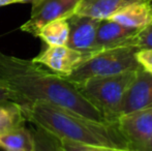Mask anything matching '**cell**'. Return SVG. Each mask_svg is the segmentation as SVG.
<instances>
[{
	"label": "cell",
	"instance_id": "4fadbf2b",
	"mask_svg": "<svg viewBox=\"0 0 152 151\" xmlns=\"http://www.w3.org/2000/svg\"><path fill=\"white\" fill-rule=\"evenodd\" d=\"M0 148L5 151H33L34 143L31 131L22 126L1 135Z\"/></svg>",
	"mask_w": 152,
	"mask_h": 151
},
{
	"label": "cell",
	"instance_id": "7c38bea8",
	"mask_svg": "<svg viewBox=\"0 0 152 151\" xmlns=\"http://www.w3.org/2000/svg\"><path fill=\"white\" fill-rule=\"evenodd\" d=\"M109 20L140 30L152 23V1L130 4L116 12Z\"/></svg>",
	"mask_w": 152,
	"mask_h": 151
},
{
	"label": "cell",
	"instance_id": "cb8c5ba5",
	"mask_svg": "<svg viewBox=\"0 0 152 151\" xmlns=\"http://www.w3.org/2000/svg\"><path fill=\"white\" fill-rule=\"evenodd\" d=\"M151 1H152V0H151Z\"/></svg>",
	"mask_w": 152,
	"mask_h": 151
},
{
	"label": "cell",
	"instance_id": "8fae6325",
	"mask_svg": "<svg viewBox=\"0 0 152 151\" xmlns=\"http://www.w3.org/2000/svg\"><path fill=\"white\" fill-rule=\"evenodd\" d=\"M147 1L151 0H81L76 15L90 17L97 20H108L130 4Z\"/></svg>",
	"mask_w": 152,
	"mask_h": 151
},
{
	"label": "cell",
	"instance_id": "7a4b0ae2",
	"mask_svg": "<svg viewBox=\"0 0 152 151\" xmlns=\"http://www.w3.org/2000/svg\"><path fill=\"white\" fill-rule=\"evenodd\" d=\"M26 118L57 139L117 150H128L127 142L118 128L117 122L100 123L48 103L21 105ZM129 151V150H128Z\"/></svg>",
	"mask_w": 152,
	"mask_h": 151
},
{
	"label": "cell",
	"instance_id": "ffe728a7",
	"mask_svg": "<svg viewBox=\"0 0 152 151\" xmlns=\"http://www.w3.org/2000/svg\"><path fill=\"white\" fill-rule=\"evenodd\" d=\"M4 101L18 103V97L12 89H10L2 81H0V103H4Z\"/></svg>",
	"mask_w": 152,
	"mask_h": 151
},
{
	"label": "cell",
	"instance_id": "5bb4252c",
	"mask_svg": "<svg viewBox=\"0 0 152 151\" xmlns=\"http://www.w3.org/2000/svg\"><path fill=\"white\" fill-rule=\"evenodd\" d=\"M26 118L20 104L15 101L0 103V136L24 126Z\"/></svg>",
	"mask_w": 152,
	"mask_h": 151
},
{
	"label": "cell",
	"instance_id": "7402d4cb",
	"mask_svg": "<svg viewBox=\"0 0 152 151\" xmlns=\"http://www.w3.org/2000/svg\"><path fill=\"white\" fill-rule=\"evenodd\" d=\"M16 1V3H36V2H38L39 0H15Z\"/></svg>",
	"mask_w": 152,
	"mask_h": 151
},
{
	"label": "cell",
	"instance_id": "ac0fdd59",
	"mask_svg": "<svg viewBox=\"0 0 152 151\" xmlns=\"http://www.w3.org/2000/svg\"><path fill=\"white\" fill-rule=\"evenodd\" d=\"M62 151H115L117 149L98 147V146L89 145V144L79 143L66 139H58Z\"/></svg>",
	"mask_w": 152,
	"mask_h": 151
},
{
	"label": "cell",
	"instance_id": "6da1fadb",
	"mask_svg": "<svg viewBox=\"0 0 152 151\" xmlns=\"http://www.w3.org/2000/svg\"><path fill=\"white\" fill-rule=\"evenodd\" d=\"M0 81L16 93L18 104L48 103L91 121L107 123L104 114L66 77L45 69L30 59L0 52Z\"/></svg>",
	"mask_w": 152,
	"mask_h": 151
},
{
	"label": "cell",
	"instance_id": "277c9868",
	"mask_svg": "<svg viewBox=\"0 0 152 151\" xmlns=\"http://www.w3.org/2000/svg\"><path fill=\"white\" fill-rule=\"evenodd\" d=\"M136 75L137 71H126L119 75L91 78L77 84V87L110 122H117L116 110Z\"/></svg>",
	"mask_w": 152,
	"mask_h": 151
},
{
	"label": "cell",
	"instance_id": "30bf717a",
	"mask_svg": "<svg viewBox=\"0 0 152 151\" xmlns=\"http://www.w3.org/2000/svg\"><path fill=\"white\" fill-rule=\"evenodd\" d=\"M137 31L138 29L125 27L109 19L100 20L95 35V51L99 52L118 47L132 46L130 40Z\"/></svg>",
	"mask_w": 152,
	"mask_h": 151
},
{
	"label": "cell",
	"instance_id": "ba28073f",
	"mask_svg": "<svg viewBox=\"0 0 152 151\" xmlns=\"http://www.w3.org/2000/svg\"><path fill=\"white\" fill-rule=\"evenodd\" d=\"M152 105V74L145 69L137 71L132 84L125 90L116 110V120L122 115L139 111Z\"/></svg>",
	"mask_w": 152,
	"mask_h": 151
},
{
	"label": "cell",
	"instance_id": "52a82bcc",
	"mask_svg": "<svg viewBox=\"0 0 152 151\" xmlns=\"http://www.w3.org/2000/svg\"><path fill=\"white\" fill-rule=\"evenodd\" d=\"M92 55L94 54L79 52L67 46H48L32 60L57 75L67 77Z\"/></svg>",
	"mask_w": 152,
	"mask_h": 151
},
{
	"label": "cell",
	"instance_id": "3957f363",
	"mask_svg": "<svg viewBox=\"0 0 152 151\" xmlns=\"http://www.w3.org/2000/svg\"><path fill=\"white\" fill-rule=\"evenodd\" d=\"M138 51V48L132 46L99 51L66 78L77 85L91 78L138 71L142 69L136 57Z\"/></svg>",
	"mask_w": 152,
	"mask_h": 151
},
{
	"label": "cell",
	"instance_id": "9c48e42d",
	"mask_svg": "<svg viewBox=\"0 0 152 151\" xmlns=\"http://www.w3.org/2000/svg\"><path fill=\"white\" fill-rule=\"evenodd\" d=\"M69 34L66 46L72 50L87 54L97 53L94 48L95 35L100 20L76 15L67 19Z\"/></svg>",
	"mask_w": 152,
	"mask_h": 151
},
{
	"label": "cell",
	"instance_id": "9a60e30c",
	"mask_svg": "<svg viewBox=\"0 0 152 151\" xmlns=\"http://www.w3.org/2000/svg\"><path fill=\"white\" fill-rule=\"evenodd\" d=\"M69 34V25L67 19L56 20L46 24L39 30V37L48 46H66Z\"/></svg>",
	"mask_w": 152,
	"mask_h": 151
},
{
	"label": "cell",
	"instance_id": "603a6c76",
	"mask_svg": "<svg viewBox=\"0 0 152 151\" xmlns=\"http://www.w3.org/2000/svg\"><path fill=\"white\" fill-rule=\"evenodd\" d=\"M115 151H128V150H115Z\"/></svg>",
	"mask_w": 152,
	"mask_h": 151
},
{
	"label": "cell",
	"instance_id": "e0dca14e",
	"mask_svg": "<svg viewBox=\"0 0 152 151\" xmlns=\"http://www.w3.org/2000/svg\"><path fill=\"white\" fill-rule=\"evenodd\" d=\"M130 44L139 50H152V23L137 31L130 40Z\"/></svg>",
	"mask_w": 152,
	"mask_h": 151
},
{
	"label": "cell",
	"instance_id": "5b68a950",
	"mask_svg": "<svg viewBox=\"0 0 152 151\" xmlns=\"http://www.w3.org/2000/svg\"><path fill=\"white\" fill-rule=\"evenodd\" d=\"M129 151H152V105L117 119Z\"/></svg>",
	"mask_w": 152,
	"mask_h": 151
},
{
	"label": "cell",
	"instance_id": "d6986e66",
	"mask_svg": "<svg viewBox=\"0 0 152 151\" xmlns=\"http://www.w3.org/2000/svg\"><path fill=\"white\" fill-rule=\"evenodd\" d=\"M136 57L142 69L152 74V50H139Z\"/></svg>",
	"mask_w": 152,
	"mask_h": 151
},
{
	"label": "cell",
	"instance_id": "2e32d148",
	"mask_svg": "<svg viewBox=\"0 0 152 151\" xmlns=\"http://www.w3.org/2000/svg\"><path fill=\"white\" fill-rule=\"evenodd\" d=\"M33 138V151H62L59 140L45 129L36 126L31 131Z\"/></svg>",
	"mask_w": 152,
	"mask_h": 151
},
{
	"label": "cell",
	"instance_id": "8992f818",
	"mask_svg": "<svg viewBox=\"0 0 152 151\" xmlns=\"http://www.w3.org/2000/svg\"><path fill=\"white\" fill-rule=\"evenodd\" d=\"M81 0H39L32 4L30 18L21 30L37 37L39 30L48 23L68 19L76 14Z\"/></svg>",
	"mask_w": 152,
	"mask_h": 151
},
{
	"label": "cell",
	"instance_id": "44dd1931",
	"mask_svg": "<svg viewBox=\"0 0 152 151\" xmlns=\"http://www.w3.org/2000/svg\"><path fill=\"white\" fill-rule=\"evenodd\" d=\"M14 3H16L15 0H0V7H1V6L10 5V4H14Z\"/></svg>",
	"mask_w": 152,
	"mask_h": 151
}]
</instances>
